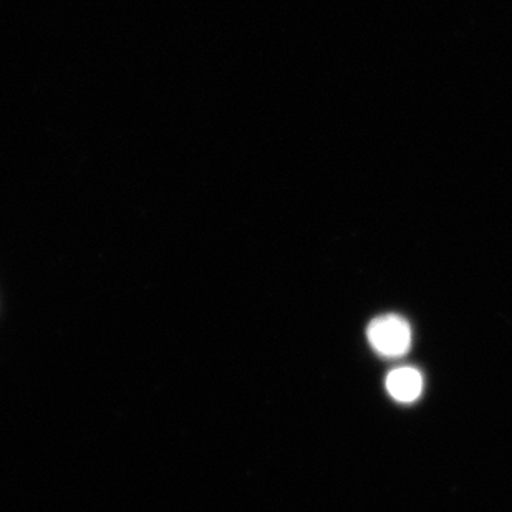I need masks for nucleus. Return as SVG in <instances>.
<instances>
[{
    "label": "nucleus",
    "mask_w": 512,
    "mask_h": 512,
    "mask_svg": "<svg viewBox=\"0 0 512 512\" xmlns=\"http://www.w3.org/2000/svg\"><path fill=\"white\" fill-rule=\"evenodd\" d=\"M368 342L383 357H401L410 350V324L400 315H382L368 325Z\"/></svg>",
    "instance_id": "1"
},
{
    "label": "nucleus",
    "mask_w": 512,
    "mask_h": 512,
    "mask_svg": "<svg viewBox=\"0 0 512 512\" xmlns=\"http://www.w3.org/2000/svg\"><path fill=\"white\" fill-rule=\"evenodd\" d=\"M387 390L401 403H411L420 397L423 390V377L416 368L401 367L387 377Z\"/></svg>",
    "instance_id": "2"
}]
</instances>
